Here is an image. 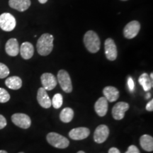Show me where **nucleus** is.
Here are the masks:
<instances>
[{"mask_svg":"<svg viewBox=\"0 0 153 153\" xmlns=\"http://www.w3.org/2000/svg\"><path fill=\"white\" fill-rule=\"evenodd\" d=\"M54 37L50 33H44L38 38L36 48L38 54L42 56H46L52 52L53 48Z\"/></svg>","mask_w":153,"mask_h":153,"instance_id":"1","label":"nucleus"},{"mask_svg":"<svg viewBox=\"0 0 153 153\" xmlns=\"http://www.w3.org/2000/svg\"><path fill=\"white\" fill-rule=\"evenodd\" d=\"M84 43L87 51L91 53H97L100 49V40L98 35L93 30H89L85 34Z\"/></svg>","mask_w":153,"mask_h":153,"instance_id":"2","label":"nucleus"},{"mask_svg":"<svg viewBox=\"0 0 153 153\" xmlns=\"http://www.w3.org/2000/svg\"><path fill=\"white\" fill-rule=\"evenodd\" d=\"M46 139L50 145L56 148L65 149L68 148L70 145V141L67 137L54 132L48 134Z\"/></svg>","mask_w":153,"mask_h":153,"instance_id":"3","label":"nucleus"},{"mask_svg":"<svg viewBox=\"0 0 153 153\" xmlns=\"http://www.w3.org/2000/svg\"><path fill=\"white\" fill-rule=\"evenodd\" d=\"M57 81H58L60 87L65 92L70 93L72 91V85L71 78L69 73L65 70H60L57 76Z\"/></svg>","mask_w":153,"mask_h":153,"instance_id":"4","label":"nucleus"},{"mask_svg":"<svg viewBox=\"0 0 153 153\" xmlns=\"http://www.w3.org/2000/svg\"><path fill=\"white\" fill-rule=\"evenodd\" d=\"M16 19L9 13H3L0 15V28L4 31H11L16 27Z\"/></svg>","mask_w":153,"mask_h":153,"instance_id":"5","label":"nucleus"},{"mask_svg":"<svg viewBox=\"0 0 153 153\" xmlns=\"http://www.w3.org/2000/svg\"><path fill=\"white\" fill-rule=\"evenodd\" d=\"M11 121L14 125L23 129H28L31 125V119L28 115L17 113L11 116Z\"/></svg>","mask_w":153,"mask_h":153,"instance_id":"6","label":"nucleus"},{"mask_svg":"<svg viewBox=\"0 0 153 153\" xmlns=\"http://www.w3.org/2000/svg\"><path fill=\"white\" fill-rule=\"evenodd\" d=\"M129 109V104L124 101L116 103L112 108V116L115 120H122L125 116V113Z\"/></svg>","mask_w":153,"mask_h":153,"instance_id":"7","label":"nucleus"},{"mask_svg":"<svg viewBox=\"0 0 153 153\" xmlns=\"http://www.w3.org/2000/svg\"><path fill=\"white\" fill-rule=\"evenodd\" d=\"M140 30V24L137 21H132L126 24L123 29V35L127 39H132L138 34Z\"/></svg>","mask_w":153,"mask_h":153,"instance_id":"8","label":"nucleus"},{"mask_svg":"<svg viewBox=\"0 0 153 153\" xmlns=\"http://www.w3.org/2000/svg\"><path fill=\"white\" fill-rule=\"evenodd\" d=\"M105 55L106 58L110 61H114L118 55L117 48L114 41L111 38H107L104 43Z\"/></svg>","mask_w":153,"mask_h":153,"instance_id":"9","label":"nucleus"},{"mask_svg":"<svg viewBox=\"0 0 153 153\" xmlns=\"http://www.w3.org/2000/svg\"><path fill=\"white\" fill-rule=\"evenodd\" d=\"M109 135V128L106 125H99L96 128L94 133V140L101 144L104 143Z\"/></svg>","mask_w":153,"mask_h":153,"instance_id":"10","label":"nucleus"},{"mask_svg":"<svg viewBox=\"0 0 153 153\" xmlns=\"http://www.w3.org/2000/svg\"><path fill=\"white\" fill-rule=\"evenodd\" d=\"M41 80L43 88L46 91H51L57 86V81L55 76L53 74L43 73L41 76Z\"/></svg>","mask_w":153,"mask_h":153,"instance_id":"11","label":"nucleus"},{"mask_svg":"<svg viewBox=\"0 0 153 153\" xmlns=\"http://www.w3.org/2000/svg\"><path fill=\"white\" fill-rule=\"evenodd\" d=\"M90 131L85 127H79L72 129L69 132V136L74 140H82L89 136Z\"/></svg>","mask_w":153,"mask_h":153,"instance_id":"12","label":"nucleus"},{"mask_svg":"<svg viewBox=\"0 0 153 153\" xmlns=\"http://www.w3.org/2000/svg\"><path fill=\"white\" fill-rule=\"evenodd\" d=\"M37 101L40 106L44 108H49L52 106L51 100L48 95L47 91L43 87L38 89L37 92Z\"/></svg>","mask_w":153,"mask_h":153,"instance_id":"13","label":"nucleus"},{"mask_svg":"<svg viewBox=\"0 0 153 153\" xmlns=\"http://www.w3.org/2000/svg\"><path fill=\"white\" fill-rule=\"evenodd\" d=\"M108 101L104 97H100L96 101L94 104V110L98 116L100 117H104L107 114L108 108Z\"/></svg>","mask_w":153,"mask_h":153,"instance_id":"14","label":"nucleus"},{"mask_svg":"<svg viewBox=\"0 0 153 153\" xmlns=\"http://www.w3.org/2000/svg\"><path fill=\"white\" fill-rule=\"evenodd\" d=\"M103 94H104V97L106 99V100L111 103L117 101L120 96L119 91L118 90V89L112 87V86H108V87H105L103 89Z\"/></svg>","mask_w":153,"mask_h":153,"instance_id":"15","label":"nucleus"},{"mask_svg":"<svg viewBox=\"0 0 153 153\" xmlns=\"http://www.w3.org/2000/svg\"><path fill=\"white\" fill-rule=\"evenodd\" d=\"M5 51L9 56L15 57L19 53V45L16 38H11L7 42L5 45Z\"/></svg>","mask_w":153,"mask_h":153,"instance_id":"16","label":"nucleus"},{"mask_svg":"<svg viewBox=\"0 0 153 153\" xmlns=\"http://www.w3.org/2000/svg\"><path fill=\"white\" fill-rule=\"evenodd\" d=\"M9 5L17 11H24L30 7V0H9Z\"/></svg>","mask_w":153,"mask_h":153,"instance_id":"17","label":"nucleus"},{"mask_svg":"<svg viewBox=\"0 0 153 153\" xmlns=\"http://www.w3.org/2000/svg\"><path fill=\"white\" fill-rule=\"evenodd\" d=\"M21 55L25 60H28L33 57L34 53V48L29 42H24L21 45L20 49Z\"/></svg>","mask_w":153,"mask_h":153,"instance_id":"18","label":"nucleus"},{"mask_svg":"<svg viewBox=\"0 0 153 153\" xmlns=\"http://www.w3.org/2000/svg\"><path fill=\"white\" fill-rule=\"evenodd\" d=\"M5 85L9 89L18 90L22 87V80L17 76H12L5 80Z\"/></svg>","mask_w":153,"mask_h":153,"instance_id":"19","label":"nucleus"},{"mask_svg":"<svg viewBox=\"0 0 153 153\" xmlns=\"http://www.w3.org/2000/svg\"><path fill=\"white\" fill-rule=\"evenodd\" d=\"M140 144L141 148L147 152L153 150V137L149 135H143L140 138Z\"/></svg>","mask_w":153,"mask_h":153,"instance_id":"20","label":"nucleus"},{"mask_svg":"<svg viewBox=\"0 0 153 153\" xmlns=\"http://www.w3.org/2000/svg\"><path fill=\"white\" fill-rule=\"evenodd\" d=\"M74 118V111L71 108H69V107H67V108H63V109L61 111L60 114V119L61 121L63 122V123H70V122L72 121V120Z\"/></svg>","mask_w":153,"mask_h":153,"instance_id":"21","label":"nucleus"},{"mask_svg":"<svg viewBox=\"0 0 153 153\" xmlns=\"http://www.w3.org/2000/svg\"><path fill=\"white\" fill-rule=\"evenodd\" d=\"M139 83L142 86L145 91H148L152 87V81L150 78V76L147 73H143L139 76Z\"/></svg>","mask_w":153,"mask_h":153,"instance_id":"22","label":"nucleus"},{"mask_svg":"<svg viewBox=\"0 0 153 153\" xmlns=\"http://www.w3.org/2000/svg\"><path fill=\"white\" fill-rule=\"evenodd\" d=\"M63 103V97L61 94H56L53 96L52 101H51V104L55 108H60L62 106Z\"/></svg>","mask_w":153,"mask_h":153,"instance_id":"23","label":"nucleus"},{"mask_svg":"<svg viewBox=\"0 0 153 153\" xmlns=\"http://www.w3.org/2000/svg\"><path fill=\"white\" fill-rule=\"evenodd\" d=\"M10 99V95L4 88H0V103H7Z\"/></svg>","mask_w":153,"mask_h":153,"instance_id":"24","label":"nucleus"},{"mask_svg":"<svg viewBox=\"0 0 153 153\" xmlns=\"http://www.w3.org/2000/svg\"><path fill=\"white\" fill-rule=\"evenodd\" d=\"M9 70L6 65L0 62V79H4V78L7 77L9 74Z\"/></svg>","mask_w":153,"mask_h":153,"instance_id":"25","label":"nucleus"},{"mask_svg":"<svg viewBox=\"0 0 153 153\" xmlns=\"http://www.w3.org/2000/svg\"><path fill=\"white\" fill-rule=\"evenodd\" d=\"M7 125V119H6L5 117L2 115L0 114V130L4 128Z\"/></svg>","mask_w":153,"mask_h":153,"instance_id":"26","label":"nucleus"},{"mask_svg":"<svg viewBox=\"0 0 153 153\" xmlns=\"http://www.w3.org/2000/svg\"><path fill=\"white\" fill-rule=\"evenodd\" d=\"M126 153H140V152L139 149L137 148L135 145H131L129 148H128V150L126 151Z\"/></svg>","mask_w":153,"mask_h":153,"instance_id":"27","label":"nucleus"},{"mask_svg":"<svg viewBox=\"0 0 153 153\" xmlns=\"http://www.w3.org/2000/svg\"><path fill=\"white\" fill-rule=\"evenodd\" d=\"M128 88L130 91H133L134 90V88H135V84H134L133 79L130 76L128 79Z\"/></svg>","mask_w":153,"mask_h":153,"instance_id":"28","label":"nucleus"},{"mask_svg":"<svg viewBox=\"0 0 153 153\" xmlns=\"http://www.w3.org/2000/svg\"><path fill=\"white\" fill-rule=\"evenodd\" d=\"M146 110L148 111H153V100L152 99H151L150 101H149L148 104H147Z\"/></svg>","mask_w":153,"mask_h":153,"instance_id":"29","label":"nucleus"},{"mask_svg":"<svg viewBox=\"0 0 153 153\" xmlns=\"http://www.w3.org/2000/svg\"><path fill=\"white\" fill-rule=\"evenodd\" d=\"M108 153H120V150L116 148H111L108 150Z\"/></svg>","mask_w":153,"mask_h":153,"instance_id":"30","label":"nucleus"},{"mask_svg":"<svg viewBox=\"0 0 153 153\" xmlns=\"http://www.w3.org/2000/svg\"><path fill=\"white\" fill-rule=\"evenodd\" d=\"M38 1L41 4H45L48 1V0H38Z\"/></svg>","mask_w":153,"mask_h":153,"instance_id":"31","label":"nucleus"},{"mask_svg":"<svg viewBox=\"0 0 153 153\" xmlns=\"http://www.w3.org/2000/svg\"><path fill=\"white\" fill-rule=\"evenodd\" d=\"M150 97V93H148L147 94V97H146V99H149Z\"/></svg>","mask_w":153,"mask_h":153,"instance_id":"32","label":"nucleus"},{"mask_svg":"<svg viewBox=\"0 0 153 153\" xmlns=\"http://www.w3.org/2000/svg\"><path fill=\"white\" fill-rule=\"evenodd\" d=\"M0 153H8L5 150H0Z\"/></svg>","mask_w":153,"mask_h":153,"instance_id":"33","label":"nucleus"},{"mask_svg":"<svg viewBox=\"0 0 153 153\" xmlns=\"http://www.w3.org/2000/svg\"><path fill=\"white\" fill-rule=\"evenodd\" d=\"M76 153H85V152H84V151H82V150H80V151H79V152H77Z\"/></svg>","mask_w":153,"mask_h":153,"instance_id":"34","label":"nucleus"},{"mask_svg":"<svg viewBox=\"0 0 153 153\" xmlns=\"http://www.w3.org/2000/svg\"><path fill=\"white\" fill-rule=\"evenodd\" d=\"M121 1H127V0H121Z\"/></svg>","mask_w":153,"mask_h":153,"instance_id":"35","label":"nucleus"},{"mask_svg":"<svg viewBox=\"0 0 153 153\" xmlns=\"http://www.w3.org/2000/svg\"><path fill=\"white\" fill-rule=\"evenodd\" d=\"M19 153H24V152H19Z\"/></svg>","mask_w":153,"mask_h":153,"instance_id":"36","label":"nucleus"}]
</instances>
